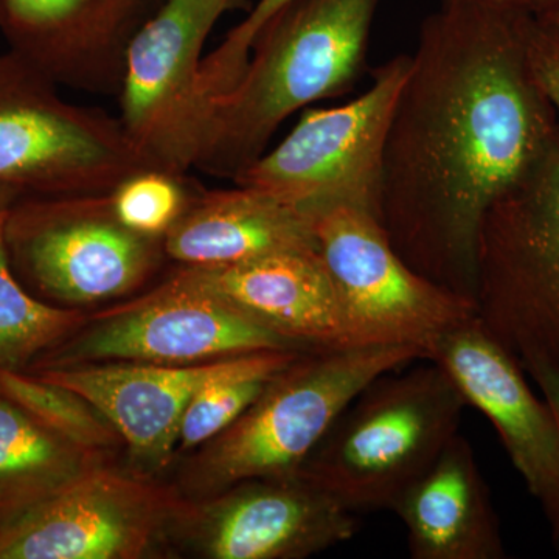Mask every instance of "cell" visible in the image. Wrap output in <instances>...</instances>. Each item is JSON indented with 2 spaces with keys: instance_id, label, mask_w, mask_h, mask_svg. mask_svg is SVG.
<instances>
[{
  "instance_id": "17",
  "label": "cell",
  "mask_w": 559,
  "mask_h": 559,
  "mask_svg": "<svg viewBox=\"0 0 559 559\" xmlns=\"http://www.w3.org/2000/svg\"><path fill=\"white\" fill-rule=\"evenodd\" d=\"M241 356L190 366L83 364L32 374L90 401L119 432L132 455L164 463L178 443L180 421L191 399L210 381L234 369Z\"/></svg>"
},
{
  "instance_id": "9",
  "label": "cell",
  "mask_w": 559,
  "mask_h": 559,
  "mask_svg": "<svg viewBox=\"0 0 559 559\" xmlns=\"http://www.w3.org/2000/svg\"><path fill=\"white\" fill-rule=\"evenodd\" d=\"M263 349H304L218 296L190 267L127 307L105 312L94 329L68 337L31 370L102 362L190 366Z\"/></svg>"
},
{
  "instance_id": "4",
  "label": "cell",
  "mask_w": 559,
  "mask_h": 559,
  "mask_svg": "<svg viewBox=\"0 0 559 559\" xmlns=\"http://www.w3.org/2000/svg\"><path fill=\"white\" fill-rule=\"evenodd\" d=\"M474 307L525 373L559 371V148L485 213Z\"/></svg>"
},
{
  "instance_id": "7",
  "label": "cell",
  "mask_w": 559,
  "mask_h": 559,
  "mask_svg": "<svg viewBox=\"0 0 559 559\" xmlns=\"http://www.w3.org/2000/svg\"><path fill=\"white\" fill-rule=\"evenodd\" d=\"M2 231L11 271L33 296L58 307L130 294L165 257L162 240L121 224L109 193L14 202Z\"/></svg>"
},
{
  "instance_id": "6",
  "label": "cell",
  "mask_w": 559,
  "mask_h": 559,
  "mask_svg": "<svg viewBox=\"0 0 559 559\" xmlns=\"http://www.w3.org/2000/svg\"><path fill=\"white\" fill-rule=\"evenodd\" d=\"M425 359L414 345L310 349L272 378L234 425L213 439L202 473L212 487L297 473L333 423L382 374Z\"/></svg>"
},
{
  "instance_id": "21",
  "label": "cell",
  "mask_w": 559,
  "mask_h": 559,
  "mask_svg": "<svg viewBox=\"0 0 559 559\" xmlns=\"http://www.w3.org/2000/svg\"><path fill=\"white\" fill-rule=\"evenodd\" d=\"M0 216V369L27 371L83 325V312L38 299L11 271Z\"/></svg>"
},
{
  "instance_id": "16",
  "label": "cell",
  "mask_w": 559,
  "mask_h": 559,
  "mask_svg": "<svg viewBox=\"0 0 559 559\" xmlns=\"http://www.w3.org/2000/svg\"><path fill=\"white\" fill-rule=\"evenodd\" d=\"M190 270L248 318L297 347H371L349 320L318 248Z\"/></svg>"
},
{
  "instance_id": "24",
  "label": "cell",
  "mask_w": 559,
  "mask_h": 559,
  "mask_svg": "<svg viewBox=\"0 0 559 559\" xmlns=\"http://www.w3.org/2000/svg\"><path fill=\"white\" fill-rule=\"evenodd\" d=\"M200 187L187 173L145 167L132 173L110 191L114 212L123 226L164 241L182 218Z\"/></svg>"
},
{
  "instance_id": "11",
  "label": "cell",
  "mask_w": 559,
  "mask_h": 559,
  "mask_svg": "<svg viewBox=\"0 0 559 559\" xmlns=\"http://www.w3.org/2000/svg\"><path fill=\"white\" fill-rule=\"evenodd\" d=\"M245 0H164L132 38L119 95L120 123L151 167L189 173L204 124L205 43Z\"/></svg>"
},
{
  "instance_id": "20",
  "label": "cell",
  "mask_w": 559,
  "mask_h": 559,
  "mask_svg": "<svg viewBox=\"0 0 559 559\" xmlns=\"http://www.w3.org/2000/svg\"><path fill=\"white\" fill-rule=\"evenodd\" d=\"M97 455L51 432L0 395V522L57 491Z\"/></svg>"
},
{
  "instance_id": "25",
  "label": "cell",
  "mask_w": 559,
  "mask_h": 559,
  "mask_svg": "<svg viewBox=\"0 0 559 559\" xmlns=\"http://www.w3.org/2000/svg\"><path fill=\"white\" fill-rule=\"evenodd\" d=\"M289 2L290 0H257L248 16L227 33L215 50L204 57L200 95L205 117L212 103L223 97L240 80L261 28Z\"/></svg>"
},
{
  "instance_id": "29",
  "label": "cell",
  "mask_w": 559,
  "mask_h": 559,
  "mask_svg": "<svg viewBox=\"0 0 559 559\" xmlns=\"http://www.w3.org/2000/svg\"><path fill=\"white\" fill-rule=\"evenodd\" d=\"M538 16L546 17V20L555 22V24L559 25V0H555L549 9L543 11V13L538 14Z\"/></svg>"
},
{
  "instance_id": "3",
  "label": "cell",
  "mask_w": 559,
  "mask_h": 559,
  "mask_svg": "<svg viewBox=\"0 0 559 559\" xmlns=\"http://www.w3.org/2000/svg\"><path fill=\"white\" fill-rule=\"evenodd\" d=\"M396 371L367 385L299 468L352 513L392 510L460 432L466 403L440 366Z\"/></svg>"
},
{
  "instance_id": "26",
  "label": "cell",
  "mask_w": 559,
  "mask_h": 559,
  "mask_svg": "<svg viewBox=\"0 0 559 559\" xmlns=\"http://www.w3.org/2000/svg\"><path fill=\"white\" fill-rule=\"evenodd\" d=\"M530 68L559 119V25L538 14L525 17Z\"/></svg>"
},
{
  "instance_id": "23",
  "label": "cell",
  "mask_w": 559,
  "mask_h": 559,
  "mask_svg": "<svg viewBox=\"0 0 559 559\" xmlns=\"http://www.w3.org/2000/svg\"><path fill=\"white\" fill-rule=\"evenodd\" d=\"M0 395L90 454L97 455L121 441L119 432L90 401L35 374L0 369Z\"/></svg>"
},
{
  "instance_id": "1",
  "label": "cell",
  "mask_w": 559,
  "mask_h": 559,
  "mask_svg": "<svg viewBox=\"0 0 559 559\" xmlns=\"http://www.w3.org/2000/svg\"><path fill=\"white\" fill-rule=\"evenodd\" d=\"M528 14L441 0L385 139L382 229L412 270L473 301L485 213L559 148L557 112L530 68Z\"/></svg>"
},
{
  "instance_id": "30",
  "label": "cell",
  "mask_w": 559,
  "mask_h": 559,
  "mask_svg": "<svg viewBox=\"0 0 559 559\" xmlns=\"http://www.w3.org/2000/svg\"><path fill=\"white\" fill-rule=\"evenodd\" d=\"M3 212H5V210L0 209V216H2V215H3Z\"/></svg>"
},
{
  "instance_id": "22",
  "label": "cell",
  "mask_w": 559,
  "mask_h": 559,
  "mask_svg": "<svg viewBox=\"0 0 559 559\" xmlns=\"http://www.w3.org/2000/svg\"><path fill=\"white\" fill-rule=\"evenodd\" d=\"M304 349H263L246 353L223 377L198 390L180 421V448L198 447L216 439L245 414L272 378L289 367Z\"/></svg>"
},
{
  "instance_id": "2",
  "label": "cell",
  "mask_w": 559,
  "mask_h": 559,
  "mask_svg": "<svg viewBox=\"0 0 559 559\" xmlns=\"http://www.w3.org/2000/svg\"><path fill=\"white\" fill-rule=\"evenodd\" d=\"M381 0H290L259 33L240 80L210 106L194 167L234 179L283 121L340 97L366 68Z\"/></svg>"
},
{
  "instance_id": "13",
  "label": "cell",
  "mask_w": 559,
  "mask_h": 559,
  "mask_svg": "<svg viewBox=\"0 0 559 559\" xmlns=\"http://www.w3.org/2000/svg\"><path fill=\"white\" fill-rule=\"evenodd\" d=\"M164 0H0L11 53L58 86L119 95L135 33Z\"/></svg>"
},
{
  "instance_id": "12",
  "label": "cell",
  "mask_w": 559,
  "mask_h": 559,
  "mask_svg": "<svg viewBox=\"0 0 559 559\" xmlns=\"http://www.w3.org/2000/svg\"><path fill=\"white\" fill-rule=\"evenodd\" d=\"M148 481L95 463L35 506L0 522V559H135L173 516Z\"/></svg>"
},
{
  "instance_id": "27",
  "label": "cell",
  "mask_w": 559,
  "mask_h": 559,
  "mask_svg": "<svg viewBox=\"0 0 559 559\" xmlns=\"http://www.w3.org/2000/svg\"><path fill=\"white\" fill-rule=\"evenodd\" d=\"M530 378L538 384L544 401L549 404L555 421H557L559 436V371H536ZM539 502L547 522H549L551 544L559 551V460L554 485H551L546 498L540 499Z\"/></svg>"
},
{
  "instance_id": "10",
  "label": "cell",
  "mask_w": 559,
  "mask_h": 559,
  "mask_svg": "<svg viewBox=\"0 0 559 559\" xmlns=\"http://www.w3.org/2000/svg\"><path fill=\"white\" fill-rule=\"evenodd\" d=\"M310 218L320 259L367 344L414 345L426 359L441 334L476 316L473 300L412 270L369 210L333 205Z\"/></svg>"
},
{
  "instance_id": "19",
  "label": "cell",
  "mask_w": 559,
  "mask_h": 559,
  "mask_svg": "<svg viewBox=\"0 0 559 559\" xmlns=\"http://www.w3.org/2000/svg\"><path fill=\"white\" fill-rule=\"evenodd\" d=\"M165 257L186 267H216L316 246L308 213L263 191L198 190L164 238Z\"/></svg>"
},
{
  "instance_id": "5",
  "label": "cell",
  "mask_w": 559,
  "mask_h": 559,
  "mask_svg": "<svg viewBox=\"0 0 559 559\" xmlns=\"http://www.w3.org/2000/svg\"><path fill=\"white\" fill-rule=\"evenodd\" d=\"M20 57L0 55V209L32 198L110 193L151 167L105 110L72 105Z\"/></svg>"
},
{
  "instance_id": "8",
  "label": "cell",
  "mask_w": 559,
  "mask_h": 559,
  "mask_svg": "<svg viewBox=\"0 0 559 559\" xmlns=\"http://www.w3.org/2000/svg\"><path fill=\"white\" fill-rule=\"evenodd\" d=\"M409 68V55H400L374 70L373 83L355 100L305 110L288 135L234 182L308 215L349 205L378 218L385 139Z\"/></svg>"
},
{
  "instance_id": "28",
  "label": "cell",
  "mask_w": 559,
  "mask_h": 559,
  "mask_svg": "<svg viewBox=\"0 0 559 559\" xmlns=\"http://www.w3.org/2000/svg\"><path fill=\"white\" fill-rule=\"evenodd\" d=\"M495 9L520 11V13L540 14L549 9L555 0H474Z\"/></svg>"
},
{
  "instance_id": "14",
  "label": "cell",
  "mask_w": 559,
  "mask_h": 559,
  "mask_svg": "<svg viewBox=\"0 0 559 559\" xmlns=\"http://www.w3.org/2000/svg\"><path fill=\"white\" fill-rule=\"evenodd\" d=\"M426 359L444 370L466 406L491 421L530 495L546 498L557 477L559 436L546 401L536 399L516 359L477 316L441 334Z\"/></svg>"
},
{
  "instance_id": "15",
  "label": "cell",
  "mask_w": 559,
  "mask_h": 559,
  "mask_svg": "<svg viewBox=\"0 0 559 559\" xmlns=\"http://www.w3.org/2000/svg\"><path fill=\"white\" fill-rule=\"evenodd\" d=\"M202 525V547L215 559H297L347 543L358 522L323 489L297 473L230 487Z\"/></svg>"
},
{
  "instance_id": "18",
  "label": "cell",
  "mask_w": 559,
  "mask_h": 559,
  "mask_svg": "<svg viewBox=\"0 0 559 559\" xmlns=\"http://www.w3.org/2000/svg\"><path fill=\"white\" fill-rule=\"evenodd\" d=\"M392 511L406 528L412 559L507 558L487 481L460 432L404 489Z\"/></svg>"
}]
</instances>
